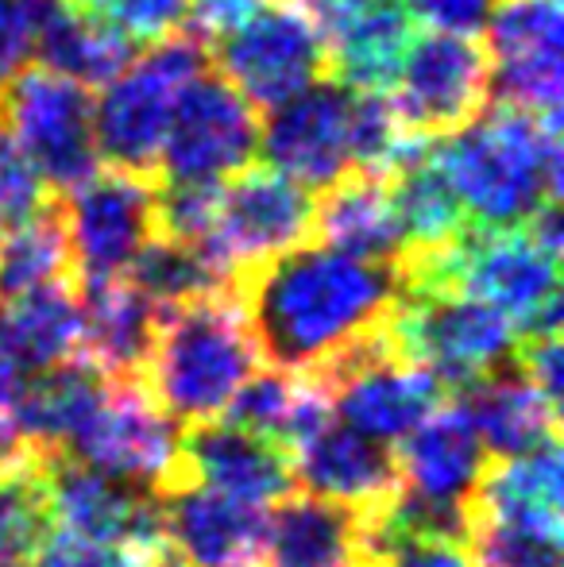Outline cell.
<instances>
[{
    "label": "cell",
    "instance_id": "484cf974",
    "mask_svg": "<svg viewBox=\"0 0 564 567\" xmlns=\"http://www.w3.org/2000/svg\"><path fill=\"white\" fill-rule=\"evenodd\" d=\"M82 355V298L74 282L0 298V367L39 374Z\"/></svg>",
    "mask_w": 564,
    "mask_h": 567
},
{
    "label": "cell",
    "instance_id": "b9f144b4",
    "mask_svg": "<svg viewBox=\"0 0 564 567\" xmlns=\"http://www.w3.org/2000/svg\"><path fill=\"white\" fill-rule=\"evenodd\" d=\"M383 567H475L464 545H441V540H399L387 548Z\"/></svg>",
    "mask_w": 564,
    "mask_h": 567
},
{
    "label": "cell",
    "instance_id": "7402d4cb",
    "mask_svg": "<svg viewBox=\"0 0 564 567\" xmlns=\"http://www.w3.org/2000/svg\"><path fill=\"white\" fill-rule=\"evenodd\" d=\"M457 405L475 429L480 444L491 460L526 455L542 444L557 441L561 405L550 402L534 382L526 379L514 355L503 367L475 379L472 386L457 390Z\"/></svg>",
    "mask_w": 564,
    "mask_h": 567
},
{
    "label": "cell",
    "instance_id": "f1b7e54d",
    "mask_svg": "<svg viewBox=\"0 0 564 567\" xmlns=\"http://www.w3.org/2000/svg\"><path fill=\"white\" fill-rule=\"evenodd\" d=\"M39 66L54 70V74L70 78V82L85 85H105L129 66L132 43L113 31L109 23H101L98 16L82 12L70 0H51L39 23V43H35Z\"/></svg>",
    "mask_w": 564,
    "mask_h": 567
},
{
    "label": "cell",
    "instance_id": "30bf717a",
    "mask_svg": "<svg viewBox=\"0 0 564 567\" xmlns=\"http://www.w3.org/2000/svg\"><path fill=\"white\" fill-rule=\"evenodd\" d=\"M178 425L151 402L140 379H113L105 402L90 413L62 455L158 494L189 483L178 463Z\"/></svg>",
    "mask_w": 564,
    "mask_h": 567
},
{
    "label": "cell",
    "instance_id": "60d3db41",
    "mask_svg": "<svg viewBox=\"0 0 564 567\" xmlns=\"http://www.w3.org/2000/svg\"><path fill=\"white\" fill-rule=\"evenodd\" d=\"M271 0H189L186 23H194L197 39H225L240 23H248Z\"/></svg>",
    "mask_w": 564,
    "mask_h": 567
},
{
    "label": "cell",
    "instance_id": "4316f807",
    "mask_svg": "<svg viewBox=\"0 0 564 567\" xmlns=\"http://www.w3.org/2000/svg\"><path fill=\"white\" fill-rule=\"evenodd\" d=\"M314 231L325 247H337L356 259L399 262L407 247V231L391 202V186L376 174H348L321 189L314 209Z\"/></svg>",
    "mask_w": 564,
    "mask_h": 567
},
{
    "label": "cell",
    "instance_id": "e0dca14e",
    "mask_svg": "<svg viewBox=\"0 0 564 567\" xmlns=\"http://www.w3.org/2000/svg\"><path fill=\"white\" fill-rule=\"evenodd\" d=\"M47 506H51V525L78 537L171 548L163 533V506L151 486L101 475L62 452L47 455Z\"/></svg>",
    "mask_w": 564,
    "mask_h": 567
},
{
    "label": "cell",
    "instance_id": "cb8c5ba5",
    "mask_svg": "<svg viewBox=\"0 0 564 567\" xmlns=\"http://www.w3.org/2000/svg\"><path fill=\"white\" fill-rule=\"evenodd\" d=\"M561 441H550L526 455L488 460L483 478L472 494V517L511 525V529L534 533L542 540L561 545Z\"/></svg>",
    "mask_w": 564,
    "mask_h": 567
},
{
    "label": "cell",
    "instance_id": "8992f818",
    "mask_svg": "<svg viewBox=\"0 0 564 567\" xmlns=\"http://www.w3.org/2000/svg\"><path fill=\"white\" fill-rule=\"evenodd\" d=\"M383 329L391 348L425 367L444 390L472 386L519 348V332L499 309L457 290H402Z\"/></svg>",
    "mask_w": 564,
    "mask_h": 567
},
{
    "label": "cell",
    "instance_id": "277c9868",
    "mask_svg": "<svg viewBox=\"0 0 564 567\" xmlns=\"http://www.w3.org/2000/svg\"><path fill=\"white\" fill-rule=\"evenodd\" d=\"M557 251L542 247L526 225L464 228L437 251H410L399 259L407 290H457L499 309L514 332L542 337L561 329Z\"/></svg>",
    "mask_w": 564,
    "mask_h": 567
},
{
    "label": "cell",
    "instance_id": "ee69618b",
    "mask_svg": "<svg viewBox=\"0 0 564 567\" xmlns=\"http://www.w3.org/2000/svg\"><path fill=\"white\" fill-rule=\"evenodd\" d=\"M151 567H189L186 560H182V556L178 553H171V548H166V553L163 556H158V560L155 564H151Z\"/></svg>",
    "mask_w": 564,
    "mask_h": 567
},
{
    "label": "cell",
    "instance_id": "d6a6232c",
    "mask_svg": "<svg viewBox=\"0 0 564 567\" xmlns=\"http://www.w3.org/2000/svg\"><path fill=\"white\" fill-rule=\"evenodd\" d=\"M47 449H23L0 467V564L23 560L51 529L47 506Z\"/></svg>",
    "mask_w": 564,
    "mask_h": 567
},
{
    "label": "cell",
    "instance_id": "e575fe53",
    "mask_svg": "<svg viewBox=\"0 0 564 567\" xmlns=\"http://www.w3.org/2000/svg\"><path fill=\"white\" fill-rule=\"evenodd\" d=\"M74 4L121 31L132 47H151L158 39L178 35L189 12V0H74Z\"/></svg>",
    "mask_w": 564,
    "mask_h": 567
},
{
    "label": "cell",
    "instance_id": "44dd1931",
    "mask_svg": "<svg viewBox=\"0 0 564 567\" xmlns=\"http://www.w3.org/2000/svg\"><path fill=\"white\" fill-rule=\"evenodd\" d=\"M178 460L194 483L233 494L252 506H275L298 491L290 452L233 421L189 425L178 441Z\"/></svg>",
    "mask_w": 564,
    "mask_h": 567
},
{
    "label": "cell",
    "instance_id": "836d02e7",
    "mask_svg": "<svg viewBox=\"0 0 564 567\" xmlns=\"http://www.w3.org/2000/svg\"><path fill=\"white\" fill-rule=\"evenodd\" d=\"M124 278L140 293H147L155 306H182V301L205 298V293L233 286L217 275V267L202 251H194L186 244H174L166 236H151L140 247L136 259L129 262Z\"/></svg>",
    "mask_w": 564,
    "mask_h": 567
},
{
    "label": "cell",
    "instance_id": "8d00e7d4",
    "mask_svg": "<svg viewBox=\"0 0 564 567\" xmlns=\"http://www.w3.org/2000/svg\"><path fill=\"white\" fill-rule=\"evenodd\" d=\"M47 194H51L47 182L39 178V171L23 155V147L0 124V228H12L20 220L35 217V213H43L51 205Z\"/></svg>",
    "mask_w": 564,
    "mask_h": 567
},
{
    "label": "cell",
    "instance_id": "ac0fdd59",
    "mask_svg": "<svg viewBox=\"0 0 564 567\" xmlns=\"http://www.w3.org/2000/svg\"><path fill=\"white\" fill-rule=\"evenodd\" d=\"M171 553L189 567H259L267 540V506H252L202 483L155 494Z\"/></svg>",
    "mask_w": 564,
    "mask_h": 567
},
{
    "label": "cell",
    "instance_id": "d590c367",
    "mask_svg": "<svg viewBox=\"0 0 564 567\" xmlns=\"http://www.w3.org/2000/svg\"><path fill=\"white\" fill-rule=\"evenodd\" d=\"M166 548H136V545H109V540L78 537L70 529L51 525L39 540L35 567H151Z\"/></svg>",
    "mask_w": 564,
    "mask_h": 567
},
{
    "label": "cell",
    "instance_id": "4dcf8cb0",
    "mask_svg": "<svg viewBox=\"0 0 564 567\" xmlns=\"http://www.w3.org/2000/svg\"><path fill=\"white\" fill-rule=\"evenodd\" d=\"M387 186H391V202L402 231H407L410 251H437V247L452 244L468 228L464 209H460L449 178H444L433 158V143H425L418 155H410L387 178Z\"/></svg>",
    "mask_w": 564,
    "mask_h": 567
},
{
    "label": "cell",
    "instance_id": "5b68a950",
    "mask_svg": "<svg viewBox=\"0 0 564 567\" xmlns=\"http://www.w3.org/2000/svg\"><path fill=\"white\" fill-rule=\"evenodd\" d=\"M209 54L205 39L171 35L132 54L129 66L101 85L93 101V143L109 171L151 178L158 171L166 132H171L178 97L197 74H205Z\"/></svg>",
    "mask_w": 564,
    "mask_h": 567
},
{
    "label": "cell",
    "instance_id": "d6986e66",
    "mask_svg": "<svg viewBox=\"0 0 564 567\" xmlns=\"http://www.w3.org/2000/svg\"><path fill=\"white\" fill-rule=\"evenodd\" d=\"M259 567H383L376 517L294 491L275 502Z\"/></svg>",
    "mask_w": 564,
    "mask_h": 567
},
{
    "label": "cell",
    "instance_id": "603a6c76",
    "mask_svg": "<svg viewBox=\"0 0 564 567\" xmlns=\"http://www.w3.org/2000/svg\"><path fill=\"white\" fill-rule=\"evenodd\" d=\"M399 444L402 449L394 452V463H399L402 491L433 502H472L491 460L457 402H441Z\"/></svg>",
    "mask_w": 564,
    "mask_h": 567
},
{
    "label": "cell",
    "instance_id": "7a4b0ae2",
    "mask_svg": "<svg viewBox=\"0 0 564 567\" xmlns=\"http://www.w3.org/2000/svg\"><path fill=\"white\" fill-rule=\"evenodd\" d=\"M433 158L475 228H519L561 194V116L499 101L441 135Z\"/></svg>",
    "mask_w": 564,
    "mask_h": 567
},
{
    "label": "cell",
    "instance_id": "5bb4252c",
    "mask_svg": "<svg viewBox=\"0 0 564 567\" xmlns=\"http://www.w3.org/2000/svg\"><path fill=\"white\" fill-rule=\"evenodd\" d=\"M259 109L221 74H197L182 90L158 171L166 182H228L259 155Z\"/></svg>",
    "mask_w": 564,
    "mask_h": 567
},
{
    "label": "cell",
    "instance_id": "f546056e",
    "mask_svg": "<svg viewBox=\"0 0 564 567\" xmlns=\"http://www.w3.org/2000/svg\"><path fill=\"white\" fill-rule=\"evenodd\" d=\"M410 39H414V20L407 8L394 0H368L325 47H329V62L337 66L340 85L360 93H383L399 74Z\"/></svg>",
    "mask_w": 564,
    "mask_h": 567
},
{
    "label": "cell",
    "instance_id": "ba28073f",
    "mask_svg": "<svg viewBox=\"0 0 564 567\" xmlns=\"http://www.w3.org/2000/svg\"><path fill=\"white\" fill-rule=\"evenodd\" d=\"M0 124L8 127L47 189L70 194L101 166L93 143V97L85 85L28 66L0 90Z\"/></svg>",
    "mask_w": 564,
    "mask_h": 567
},
{
    "label": "cell",
    "instance_id": "9c48e42d",
    "mask_svg": "<svg viewBox=\"0 0 564 567\" xmlns=\"http://www.w3.org/2000/svg\"><path fill=\"white\" fill-rule=\"evenodd\" d=\"M317 197L306 186L275 174L271 166H248L221 182L217 220L202 255L225 282H240L248 270L306 244L314 236Z\"/></svg>",
    "mask_w": 564,
    "mask_h": 567
},
{
    "label": "cell",
    "instance_id": "1f68e13d",
    "mask_svg": "<svg viewBox=\"0 0 564 567\" xmlns=\"http://www.w3.org/2000/svg\"><path fill=\"white\" fill-rule=\"evenodd\" d=\"M74 255H70L66 225L59 205H47L43 213L4 228L0 236V298L43 290V286L70 282Z\"/></svg>",
    "mask_w": 564,
    "mask_h": 567
},
{
    "label": "cell",
    "instance_id": "6da1fadb",
    "mask_svg": "<svg viewBox=\"0 0 564 567\" xmlns=\"http://www.w3.org/2000/svg\"><path fill=\"white\" fill-rule=\"evenodd\" d=\"M264 363L317 374L379 329L399 306V262H371L325 244H298L236 282Z\"/></svg>",
    "mask_w": 564,
    "mask_h": 567
},
{
    "label": "cell",
    "instance_id": "8fae6325",
    "mask_svg": "<svg viewBox=\"0 0 564 567\" xmlns=\"http://www.w3.org/2000/svg\"><path fill=\"white\" fill-rule=\"evenodd\" d=\"M217 43L221 78L236 85L256 109L290 101L294 93L321 82L329 66L325 35L294 0H271Z\"/></svg>",
    "mask_w": 564,
    "mask_h": 567
},
{
    "label": "cell",
    "instance_id": "ffe728a7",
    "mask_svg": "<svg viewBox=\"0 0 564 567\" xmlns=\"http://www.w3.org/2000/svg\"><path fill=\"white\" fill-rule=\"evenodd\" d=\"M294 483L306 494L340 502L360 514L379 517L402 491L399 463L387 444L340 425L337 417L325 421L314 436L290 452Z\"/></svg>",
    "mask_w": 564,
    "mask_h": 567
},
{
    "label": "cell",
    "instance_id": "ab89813d",
    "mask_svg": "<svg viewBox=\"0 0 564 567\" xmlns=\"http://www.w3.org/2000/svg\"><path fill=\"white\" fill-rule=\"evenodd\" d=\"M564 351L557 332H542V337H522L514 348V363L526 371V379L542 390L550 402L561 405V382H564V367H561Z\"/></svg>",
    "mask_w": 564,
    "mask_h": 567
},
{
    "label": "cell",
    "instance_id": "f35d334b",
    "mask_svg": "<svg viewBox=\"0 0 564 567\" xmlns=\"http://www.w3.org/2000/svg\"><path fill=\"white\" fill-rule=\"evenodd\" d=\"M499 0H407L410 20L449 35H480Z\"/></svg>",
    "mask_w": 564,
    "mask_h": 567
},
{
    "label": "cell",
    "instance_id": "4fadbf2b",
    "mask_svg": "<svg viewBox=\"0 0 564 567\" xmlns=\"http://www.w3.org/2000/svg\"><path fill=\"white\" fill-rule=\"evenodd\" d=\"M491 97V62L475 35H414L391 82V109L410 135H449Z\"/></svg>",
    "mask_w": 564,
    "mask_h": 567
},
{
    "label": "cell",
    "instance_id": "d4e9b609",
    "mask_svg": "<svg viewBox=\"0 0 564 567\" xmlns=\"http://www.w3.org/2000/svg\"><path fill=\"white\" fill-rule=\"evenodd\" d=\"M82 355L113 379H140L151 355L163 306L140 293L124 275L82 282Z\"/></svg>",
    "mask_w": 564,
    "mask_h": 567
},
{
    "label": "cell",
    "instance_id": "7bdbcfd3",
    "mask_svg": "<svg viewBox=\"0 0 564 567\" xmlns=\"http://www.w3.org/2000/svg\"><path fill=\"white\" fill-rule=\"evenodd\" d=\"M23 449H28V444L20 441V433H16V425L4 417V413H0V467H8V463H12L16 455H20Z\"/></svg>",
    "mask_w": 564,
    "mask_h": 567
},
{
    "label": "cell",
    "instance_id": "7c38bea8",
    "mask_svg": "<svg viewBox=\"0 0 564 567\" xmlns=\"http://www.w3.org/2000/svg\"><path fill=\"white\" fill-rule=\"evenodd\" d=\"M267 113L271 116L259 124V155L275 174L306 186L309 194L356 174L360 90L321 78Z\"/></svg>",
    "mask_w": 564,
    "mask_h": 567
},
{
    "label": "cell",
    "instance_id": "9a60e30c",
    "mask_svg": "<svg viewBox=\"0 0 564 567\" xmlns=\"http://www.w3.org/2000/svg\"><path fill=\"white\" fill-rule=\"evenodd\" d=\"M62 225L82 282L129 270L140 247L155 236V186L124 171H98L66 194Z\"/></svg>",
    "mask_w": 564,
    "mask_h": 567
},
{
    "label": "cell",
    "instance_id": "83f0119b",
    "mask_svg": "<svg viewBox=\"0 0 564 567\" xmlns=\"http://www.w3.org/2000/svg\"><path fill=\"white\" fill-rule=\"evenodd\" d=\"M225 421L252 429V433L275 441L279 449L294 452L325 421H332L329 390L317 374H294L279 371V367L264 371L259 367L225 410Z\"/></svg>",
    "mask_w": 564,
    "mask_h": 567
},
{
    "label": "cell",
    "instance_id": "74e56055",
    "mask_svg": "<svg viewBox=\"0 0 564 567\" xmlns=\"http://www.w3.org/2000/svg\"><path fill=\"white\" fill-rule=\"evenodd\" d=\"M47 4L51 0H0V90L35 59Z\"/></svg>",
    "mask_w": 564,
    "mask_h": 567
},
{
    "label": "cell",
    "instance_id": "52a82bcc",
    "mask_svg": "<svg viewBox=\"0 0 564 567\" xmlns=\"http://www.w3.org/2000/svg\"><path fill=\"white\" fill-rule=\"evenodd\" d=\"M329 390L332 417L379 444H394L422 425L444 402V386L425 367L402 359L379 324L371 337L340 351L329 367L317 371Z\"/></svg>",
    "mask_w": 564,
    "mask_h": 567
},
{
    "label": "cell",
    "instance_id": "3957f363",
    "mask_svg": "<svg viewBox=\"0 0 564 567\" xmlns=\"http://www.w3.org/2000/svg\"><path fill=\"white\" fill-rule=\"evenodd\" d=\"M259 367L264 355L240 290L225 286L182 306H163L140 382L174 425L189 429L225 417L233 398Z\"/></svg>",
    "mask_w": 564,
    "mask_h": 567
},
{
    "label": "cell",
    "instance_id": "f6af8a7d",
    "mask_svg": "<svg viewBox=\"0 0 564 567\" xmlns=\"http://www.w3.org/2000/svg\"><path fill=\"white\" fill-rule=\"evenodd\" d=\"M0 567H20V564H16V560H4V564H0Z\"/></svg>",
    "mask_w": 564,
    "mask_h": 567
},
{
    "label": "cell",
    "instance_id": "2e32d148",
    "mask_svg": "<svg viewBox=\"0 0 564 567\" xmlns=\"http://www.w3.org/2000/svg\"><path fill=\"white\" fill-rule=\"evenodd\" d=\"M491 93L503 105L561 116L564 23L561 0H499L488 20Z\"/></svg>",
    "mask_w": 564,
    "mask_h": 567
}]
</instances>
